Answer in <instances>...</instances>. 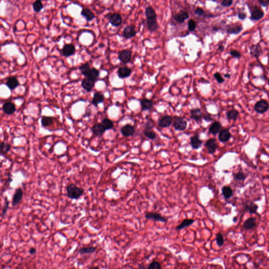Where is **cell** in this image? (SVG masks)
<instances>
[{
  "instance_id": "8d00e7d4",
  "label": "cell",
  "mask_w": 269,
  "mask_h": 269,
  "mask_svg": "<svg viewBox=\"0 0 269 269\" xmlns=\"http://www.w3.org/2000/svg\"><path fill=\"white\" fill-rule=\"evenodd\" d=\"M11 145L10 144L5 143V142H1L0 143V154H7L9 151H10Z\"/></svg>"
},
{
  "instance_id": "bcb514c9",
  "label": "cell",
  "mask_w": 269,
  "mask_h": 269,
  "mask_svg": "<svg viewBox=\"0 0 269 269\" xmlns=\"http://www.w3.org/2000/svg\"><path fill=\"white\" fill-rule=\"evenodd\" d=\"M148 269H161V266L158 261H153L149 264L147 267Z\"/></svg>"
},
{
  "instance_id": "5bb4252c",
  "label": "cell",
  "mask_w": 269,
  "mask_h": 269,
  "mask_svg": "<svg viewBox=\"0 0 269 269\" xmlns=\"http://www.w3.org/2000/svg\"><path fill=\"white\" fill-rule=\"evenodd\" d=\"M205 146L207 148L209 154H213L218 148L216 142V140L215 138L208 139L206 142Z\"/></svg>"
},
{
  "instance_id": "9f6ffc18",
  "label": "cell",
  "mask_w": 269,
  "mask_h": 269,
  "mask_svg": "<svg viewBox=\"0 0 269 269\" xmlns=\"http://www.w3.org/2000/svg\"><path fill=\"white\" fill-rule=\"evenodd\" d=\"M202 118L207 122H211L213 120V119L211 117L210 115H203Z\"/></svg>"
},
{
  "instance_id": "cb8c5ba5",
  "label": "cell",
  "mask_w": 269,
  "mask_h": 269,
  "mask_svg": "<svg viewBox=\"0 0 269 269\" xmlns=\"http://www.w3.org/2000/svg\"><path fill=\"white\" fill-rule=\"evenodd\" d=\"M105 128L101 123H97L93 126L92 132L94 135L96 136H101L105 132Z\"/></svg>"
},
{
  "instance_id": "44dd1931",
  "label": "cell",
  "mask_w": 269,
  "mask_h": 269,
  "mask_svg": "<svg viewBox=\"0 0 269 269\" xmlns=\"http://www.w3.org/2000/svg\"><path fill=\"white\" fill-rule=\"evenodd\" d=\"M242 30L243 27L241 25L232 24L228 26L227 32L229 34H238L242 31Z\"/></svg>"
},
{
  "instance_id": "ee69618b",
  "label": "cell",
  "mask_w": 269,
  "mask_h": 269,
  "mask_svg": "<svg viewBox=\"0 0 269 269\" xmlns=\"http://www.w3.org/2000/svg\"><path fill=\"white\" fill-rule=\"evenodd\" d=\"M144 135L149 139L154 140L156 138V135L154 132L151 130H144Z\"/></svg>"
},
{
  "instance_id": "ffe728a7",
  "label": "cell",
  "mask_w": 269,
  "mask_h": 269,
  "mask_svg": "<svg viewBox=\"0 0 269 269\" xmlns=\"http://www.w3.org/2000/svg\"><path fill=\"white\" fill-rule=\"evenodd\" d=\"M202 141L199 138V135L198 134H196L195 135L190 138V144L191 147L194 149H198L202 146Z\"/></svg>"
},
{
  "instance_id": "7bdbcfd3",
  "label": "cell",
  "mask_w": 269,
  "mask_h": 269,
  "mask_svg": "<svg viewBox=\"0 0 269 269\" xmlns=\"http://www.w3.org/2000/svg\"><path fill=\"white\" fill-rule=\"evenodd\" d=\"M234 178L238 181H244L245 179L247 178V176L242 171H239L234 174Z\"/></svg>"
},
{
  "instance_id": "6f0895ef",
  "label": "cell",
  "mask_w": 269,
  "mask_h": 269,
  "mask_svg": "<svg viewBox=\"0 0 269 269\" xmlns=\"http://www.w3.org/2000/svg\"><path fill=\"white\" fill-rule=\"evenodd\" d=\"M36 251H37L36 249L35 248L33 247L30 248L29 250V253L30 255H33V254H35L36 253Z\"/></svg>"
},
{
  "instance_id": "ba28073f",
  "label": "cell",
  "mask_w": 269,
  "mask_h": 269,
  "mask_svg": "<svg viewBox=\"0 0 269 269\" xmlns=\"http://www.w3.org/2000/svg\"><path fill=\"white\" fill-rule=\"evenodd\" d=\"M145 218L147 219H151L154 220L155 221L161 222L164 223L167 221V219L162 216L160 214L153 212L146 213Z\"/></svg>"
},
{
  "instance_id": "8992f818",
  "label": "cell",
  "mask_w": 269,
  "mask_h": 269,
  "mask_svg": "<svg viewBox=\"0 0 269 269\" xmlns=\"http://www.w3.org/2000/svg\"><path fill=\"white\" fill-rule=\"evenodd\" d=\"M173 126L176 130L183 131L187 127V122L183 118L177 117L174 122Z\"/></svg>"
},
{
  "instance_id": "91938a15",
  "label": "cell",
  "mask_w": 269,
  "mask_h": 269,
  "mask_svg": "<svg viewBox=\"0 0 269 269\" xmlns=\"http://www.w3.org/2000/svg\"><path fill=\"white\" fill-rule=\"evenodd\" d=\"M224 76L225 77V78H229L230 77V74H228V73H227V74H224Z\"/></svg>"
},
{
  "instance_id": "ac0fdd59",
  "label": "cell",
  "mask_w": 269,
  "mask_h": 269,
  "mask_svg": "<svg viewBox=\"0 0 269 269\" xmlns=\"http://www.w3.org/2000/svg\"><path fill=\"white\" fill-rule=\"evenodd\" d=\"M244 209L245 211H247L250 214H256L257 213V209L259 206L254 202H248L244 203Z\"/></svg>"
},
{
  "instance_id": "f5cc1de1",
  "label": "cell",
  "mask_w": 269,
  "mask_h": 269,
  "mask_svg": "<svg viewBox=\"0 0 269 269\" xmlns=\"http://www.w3.org/2000/svg\"><path fill=\"white\" fill-rule=\"evenodd\" d=\"M260 5L263 7H267L269 5V0H258Z\"/></svg>"
},
{
  "instance_id": "db71d44e",
  "label": "cell",
  "mask_w": 269,
  "mask_h": 269,
  "mask_svg": "<svg viewBox=\"0 0 269 269\" xmlns=\"http://www.w3.org/2000/svg\"><path fill=\"white\" fill-rule=\"evenodd\" d=\"M204 13H205V11L201 7H197L196 10H195V13H196V14H197V15H199V16H202V15H203Z\"/></svg>"
},
{
  "instance_id": "836d02e7",
  "label": "cell",
  "mask_w": 269,
  "mask_h": 269,
  "mask_svg": "<svg viewBox=\"0 0 269 269\" xmlns=\"http://www.w3.org/2000/svg\"><path fill=\"white\" fill-rule=\"evenodd\" d=\"M227 119L229 120H237V118L239 117V113L238 110L235 109H231L227 112Z\"/></svg>"
},
{
  "instance_id": "484cf974",
  "label": "cell",
  "mask_w": 269,
  "mask_h": 269,
  "mask_svg": "<svg viewBox=\"0 0 269 269\" xmlns=\"http://www.w3.org/2000/svg\"><path fill=\"white\" fill-rule=\"evenodd\" d=\"M3 110L7 115H11L16 110L15 105L12 102H7L3 106Z\"/></svg>"
},
{
  "instance_id": "d4e9b609",
  "label": "cell",
  "mask_w": 269,
  "mask_h": 269,
  "mask_svg": "<svg viewBox=\"0 0 269 269\" xmlns=\"http://www.w3.org/2000/svg\"><path fill=\"white\" fill-rule=\"evenodd\" d=\"M222 128V125L219 122H213L209 128V132L213 135H216L220 132Z\"/></svg>"
},
{
  "instance_id": "3957f363",
  "label": "cell",
  "mask_w": 269,
  "mask_h": 269,
  "mask_svg": "<svg viewBox=\"0 0 269 269\" xmlns=\"http://www.w3.org/2000/svg\"><path fill=\"white\" fill-rule=\"evenodd\" d=\"M269 109V104L266 100H262L257 102L254 106V110L259 114H264Z\"/></svg>"
},
{
  "instance_id": "5b68a950",
  "label": "cell",
  "mask_w": 269,
  "mask_h": 269,
  "mask_svg": "<svg viewBox=\"0 0 269 269\" xmlns=\"http://www.w3.org/2000/svg\"><path fill=\"white\" fill-rule=\"evenodd\" d=\"M137 34V32L135 30V27L134 25H129L126 26L124 29L123 36L126 39H130L135 37Z\"/></svg>"
},
{
  "instance_id": "816d5d0a",
  "label": "cell",
  "mask_w": 269,
  "mask_h": 269,
  "mask_svg": "<svg viewBox=\"0 0 269 269\" xmlns=\"http://www.w3.org/2000/svg\"><path fill=\"white\" fill-rule=\"evenodd\" d=\"M233 3V0H223L221 5L225 7H229Z\"/></svg>"
},
{
  "instance_id": "d6986e66",
  "label": "cell",
  "mask_w": 269,
  "mask_h": 269,
  "mask_svg": "<svg viewBox=\"0 0 269 269\" xmlns=\"http://www.w3.org/2000/svg\"><path fill=\"white\" fill-rule=\"evenodd\" d=\"M264 12L257 7H255L251 14V19L253 21H259L264 16Z\"/></svg>"
},
{
  "instance_id": "7c38bea8",
  "label": "cell",
  "mask_w": 269,
  "mask_h": 269,
  "mask_svg": "<svg viewBox=\"0 0 269 269\" xmlns=\"http://www.w3.org/2000/svg\"><path fill=\"white\" fill-rule=\"evenodd\" d=\"M173 123V117L169 115H165L158 121V126L161 128H167Z\"/></svg>"
},
{
  "instance_id": "c3c4849f",
  "label": "cell",
  "mask_w": 269,
  "mask_h": 269,
  "mask_svg": "<svg viewBox=\"0 0 269 269\" xmlns=\"http://www.w3.org/2000/svg\"><path fill=\"white\" fill-rule=\"evenodd\" d=\"M213 76H214L215 79L217 81V82L219 84H222V83H224V81H225V79L222 77V76H221V74L220 73H219V72H216V73H215Z\"/></svg>"
},
{
  "instance_id": "f1b7e54d",
  "label": "cell",
  "mask_w": 269,
  "mask_h": 269,
  "mask_svg": "<svg viewBox=\"0 0 269 269\" xmlns=\"http://www.w3.org/2000/svg\"><path fill=\"white\" fill-rule=\"evenodd\" d=\"M104 100H105L104 95L100 92H96L94 95L93 98L92 100V104L94 106L97 107L98 104L103 103L104 101Z\"/></svg>"
},
{
  "instance_id": "680465c9",
  "label": "cell",
  "mask_w": 269,
  "mask_h": 269,
  "mask_svg": "<svg viewBox=\"0 0 269 269\" xmlns=\"http://www.w3.org/2000/svg\"><path fill=\"white\" fill-rule=\"evenodd\" d=\"M219 49L220 50V51H223L224 49V46L222 45H220L219 46Z\"/></svg>"
},
{
  "instance_id": "b9f144b4",
  "label": "cell",
  "mask_w": 269,
  "mask_h": 269,
  "mask_svg": "<svg viewBox=\"0 0 269 269\" xmlns=\"http://www.w3.org/2000/svg\"><path fill=\"white\" fill-rule=\"evenodd\" d=\"M216 241L219 247H221L222 246H223L225 243V240H224V236L221 233L218 232L216 234Z\"/></svg>"
},
{
  "instance_id": "7dc6e473",
  "label": "cell",
  "mask_w": 269,
  "mask_h": 269,
  "mask_svg": "<svg viewBox=\"0 0 269 269\" xmlns=\"http://www.w3.org/2000/svg\"><path fill=\"white\" fill-rule=\"evenodd\" d=\"M9 204H10V202L9 200L7 199V197H5V200H4V206H3V208L2 210V216H5V214L7 211V210L9 208Z\"/></svg>"
},
{
  "instance_id": "74e56055",
  "label": "cell",
  "mask_w": 269,
  "mask_h": 269,
  "mask_svg": "<svg viewBox=\"0 0 269 269\" xmlns=\"http://www.w3.org/2000/svg\"><path fill=\"white\" fill-rule=\"evenodd\" d=\"M90 70L91 69L90 68V65L87 63H85L84 64L82 65L80 67V71L81 72V74L85 77L88 76Z\"/></svg>"
},
{
  "instance_id": "d6a6232c",
  "label": "cell",
  "mask_w": 269,
  "mask_h": 269,
  "mask_svg": "<svg viewBox=\"0 0 269 269\" xmlns=\"http://www.w3.org/2000/svg\"><path fill=\"white\" fill-rule=\"evenodd\" d=\"M6 84L10 90H14L19 86V82L15 77H11L7 81Z\"/></svg>"
},
{
  "instance_id": "f35d334b",
  "label": "cell",
  "mask_w": 269,
  "mask_h": 269,
  "mask_svg": "<svg viewBox=\"0 0 269 269\" xmlns=\"http://www.w3.org/2000/svg\"><path fill=\"white\" fill-rule=\"evenodd\" d=\"M101 124L103 125L106 130H110L113 128V122L107 118L104 119L103 120H102Z\"/></svg>"
},
{
  "instance_id": "8fae6325",
  "label": "cell",
  "mask_w": 269,
  "mask_h": 269,
  "mask_svg": "<svg viewBox=\"0 0 269 269\" xmlns=\"http://www.w3.org/2000/svg\"><path fill=\"white\" fill-rule=\"evenodd\" d=\"M23 197V191L21 188H18L15 190L12 199V206H16L22 200Z\"/></svg>"
},
{
  "instance_id": "603a6c76",
  "label": "cell",
  "mask_w": 269,
  "mask_h": 269,
  "mask_svg": "<svg viewBox=\"0 0 269 269\" xmlns=\"http://www.w3.org/2000/svg\"><path fill=\"white\" fill-rule=\"evenodd\" d=\"M141 107V110H150L152 109L154 102L152 100H148L147 98H143L140 100Z\"/></svg>"
},
{
  "instance_id": "e575fe53",
  "label": "cell",
  "mask_w": 269,
  "mask_h": 269,
  "mask_svg": "<svg viewBox=\"0 0 269 269\" xmlns=\"http://www.w3.org/2000/svg\"><path fill=\"white\" fill-rule=\"evenodd\" d=\"M97 250V247H87L81 248L78 250V252L80 254H91L93 253Z\"/></svg>"
},
{
  "instance_id": "1f68e13d",
  "label": "cell",
  "mask_w": 269,
  "mask_h": 269,
  "mask_svg": "<svg viewBox=\"0 0 269 269\" xmlns=\"http://www.w3.org/2000/svg\"><path fill=\"white\" fill-rule=\"evenodd\" d=\"M222 193L224 198L226 199H229L233 196L234 192L230 186H225L222 188Z\"/></svg>"
},
{
  "instance_id": "681fc988",
  "label": "cell",
  "mask_w": 269,
  "mask_h": 269,
  "mask_svg": "<svg viewBox=\"0 0 269 269\" xmlns=\"http://www.w3.org/2000/svg\"><path fill=\"white\" fill-rule=\"evenodd\" d=\"M154 127V124L153 123V122L151 120H148L145 124L144 130H151Z\"/></svg>"
},
{
  "instance_id": "4dcf8cb0",
  "label": "cell",
  "mask_w": 269,
  "mask_h": 269,
  "mask_svg": "<svg viewBox=\"0 0 269 269\" xmlns=\"http://www.w3.org/2000/svg\"><path fill=\"white\" fill-rule=\"evenodd\" d=\"M194 222H195V220H193V219H184L183 221L181 222V224H179L178 226L176 227V230H183L185 228L189 227L190 225H192Z\"/></svg>"
},
{
  "instance_id": "4fadbf2b",
  "label": "cell",
  "mask_w": 269,
  "mask_h": 269,
  "mask_svg": "<svg viewBox=\"0 0 269 269\" xmlns=\"http://www.w3.org/2000/svg\"><path fill=\"white\" fill-rule=\"evenodd\" d=\"M190 118L191 119L195 120L198 123L201 122L203 117V114L200 109L198 108L192 109L190 111Z\"/></svg>"
},
{
  "instance_id": "d590c367",
  "label": "cell",
  "mask_w": 269,
  "mask_h": 269,
  "mask_svg": "<svg viewBox=\"0 0 269 269\" xmlns=\"http://www.w3.org/2000/svg\"><path fill=\"white\" fill-rule=\"evenodd\" d=\"M41 123L43 127H48L52 125L54 123V118L52 117L43 116L42 118Z\"/></svg>"
},
{
  "instance_id": "9a60e30c",
  "label": "cell",
  "mask_w": 269,
  "mask_h": 269,
  "mask_svg": "<svg viewBox=\"0 0 269 269\" xmlns=\"http://www.w3.org/2000/svg\"><path fill=\"white\" fill-rule=\"evenodd\" d=\"M132 70L127 66H122L119 68L117 74L119 77L122 79L127 78L132 74Z\"/></svg>"
},
{
  "instance_id": "4316f807",
  "label": "cell",
  "mask_w": 269,
  "mask_h": 269,
  "mask_svg": "<svg viewBox=\"0 0 269 269\" xmlns=\"http://www.w3.org/2000/svg\"><path fill=\"white\" fill-rule=\"evenodd\" d=\"M81 14L83 17H85L87 22H90L93 20L95 18V15L90 10L87 8H84L82 9Z\"/></svg>"
},
{
  "instance_id": "7402d4cb",
  "label": "cell",
  "mask_w": 269,
  "mask_h": 269,
  "mask_svg": "<svg viewBox=\"0 0 269 269\" xmlns=\"http://www.w3.org/2000/svg\"><path fill=\"white\" fill-rule=\"evenodd\" d=\"M256 219L254 217H250L248 218L244 222L243 228L245 230H252L256 227Z\"/></svg>"
},
{
  "instance_id": "7a4b0ae2",
  "label": "cell",
  "mask_w": 269,
  "mask_h": 269,
  "mask_svg": "<svg viewBox=\"0 0 269 269\" xmlns=\"http://www.w3.org/2000/svg\"><path fill=\"white\" fill-rule=\"evenodd\" d=\"M66 191L68 197L72 199H78L84 193V189L77 186L74 183L68 184L66 187Z\"/></svg>"
},
{
  "instance_id": "f546056e",
  "label": "cell",
  "mask_w": 269,
  "mask_h": 269,
  "mask_svg": "<svg viewBox=\"0 0 269 269\" xmlns=\"http://www.w3.org/2000/svg\"><path fill=\"white\" fill-rule=\"evenodd\" d=\"M262 53L261 48L259 44L253 45L251 47L250 54L252 57L258 58Z\"/></svg>"
},
{
  "instance_id": "e0dca14e",
  "label": "cell",
  "mask_w": 269,
  "mask_h": 269,
  "mask_svg": "<svg viewBox=\"0 0 269 269\" xmlns=\"http://www.w3.org/2000/svg\"><path fill=\"white\" fill-rule=\"evenodd\" d=\"M219 133L218 139L220 142H227L231 138V135L228 129H223Z\"/></svg>"
},
{
  "instance_id": "ab89813d",
  "label": "cell",
  "mask_w": 269,
  "mask_h": 269,
  "mask_svg": "<svg viewBox=\"0 0 269 269\" xmlns=\"http://www.w3.org/2000/svg\"><path fill=\"white\" fill-rule=\"evenodd\" d=\"M100 76V72L98 70H97L95 68H92L90 71V74L88 75V77L91 78V80H93L94 81H96L97 80H98Z\"/></svg>"
},
{
  "instance_id": "9c48e42d",
  "label": "cell",
  "mask_w": 269,
  "mask_h": 269,
  "mask_svg": "<svg viewBox=\"0 0 269 269\" xmlns=\"http://www.w3.org/2000/svg\"><path fill=\"white\" fill-rule=\"evenodd\" d=\"M94 81L88 77V76L85 77L81 81V86L86 91L90 92L93 89L95 86Z\"/></svg>"
},
{
  "instance_id": "83f0119b",
  "label": "cell",
  "mask_w": 269,
  "mask_h": 269,
  "mask_svg": "<svg viewBox=\"0 0 269 269\" xmlns=\"http://www.w3.org/2000/svg\"><path fill=\"white\" fill-rule=\"evenodd\" d=\"M189 18V14L188 13L183 11H181L178 13L174 15V19L175 20L180 23H183Z\"/></svg>"
},
{
  "instance_id": "f6af8a7d",
  "label": "cell",
  "mask_w": 269,
  "mask_h": 269,
  "mask_svg": "<svg viewBox=\"0 0 269 269\" xmlns=\"http://www.w3.org/2000/svg\"><path fill=\"white\" fill-rule=\"evenodd\" d=\"M197 27L196 22H195V21L193 20H190L188 22V30L190 32H192L193 30H195V29Z\"/></svg>"
},
{
  "instance_id": "2e32d148",
  "label": "cell",
  "mask_w": 269,
  "mask_h": 269,
  "mask_svg": "<svg viewBox=\"0 0 269 269\" xmlns=\"http://www.w3.org/2000/svg\"><path fill=\"white\" fill-rule=\"evenodd\" d=\"M120 132L122 135L125 137H130L134 135L135 132V129L134 126L129 124L126 125L120 129Z\"/></svg>"
},
{
  "instance_id": "60d3db41",
  "label": "cell",
  "mask_w": 269,
  "mask_h": 269,
  "mask_svg": "<svg viewBox=\"0 0 269 269\" xmlns=\"http://www.w3.org/2000/svg\"><path fill=\"white\" fill-rule=\"evenodd\" d=\"M43 0H36L34 3L33 4V7L35 12L39 13L43 9V5L42 1Z\"/></svg>"
},
{
  "instance_id": "277c9868",
  "label": "cell",
  "mask_w": 269,
  "mask_h": 269,
  "mask_svg": "<svg viewBox=\"0 0 269 269\" xmlns=\"http://www.w3.org/2000/svg\"><path fill=\"white\" fill-rule=\"evenodd\" d=\"M132 56V52L128 49H123L118 53V59L124 64L130 62Z\"/></svg>"
},
{
  "instance_id": "52a82bcc",
  "label": "cell",
  "mask_w": 269,
  "mask_h": 269,
  "mask_svg": "<svg viewBox=\"0 0 269 269\" xmlns=\"http://www.w3.org/2000/svg\"><path fill=\"white\" fill-rule=\"evenodd\" d=\"M76 52V49L75 46L72 44H65L62 49V53L63 56L68 58L75 54Z\"/></svg>"
},
{
  "instance_id": "6da1fadb",
  "label": "cell",
  "mask_w": 269,
  "mask_h": 269,
  "mask_svg": "<svg viewBox=\"0 0 269 269\" xmlns=\"http://www.w3.org/2000/svg\"><path fill=\"white\" fill-rule=\"evenodd\" d=\"M145 16L147 29L151 32H154L159 28L157 15L152 7L149 6L145 9Z\"/></svg>"
},
{
  "instance_id": "f907efd6",
  "label": "cell",
  "mask_w": 269,
  "mask_h": 269,
  "mask_svg": "<svg viewBox=\"0 0 269 269\" xmlns=\"http://www.w3.org/2000/svg\"><path fill=\"white\" fill-rule=\"evenodd\" d=\"M230 55L233 56L234 58H240L241 57V54L240 52L237 51L236 49H232L230 52Z\"/></svg>"
},
{
  "instance_id": "30bf717a",
  "label": "cell",
  "mask_w": 269,
  "mask_h": 269,
  "mask_svg": "<svg viewBox=\"0 0 269 269\" xmlns=\"http://www.w3.org/2000/svg\"><path fill=\"white\" fill-rule=\"evenodd\" d=\"M109 22L112 26L114 27H119L122 25L123 22L122 16L120 14L117 13L112 14L109 17Z\"/></svg>"
},
{
  "instance_id": "11a10c76",
  "label": "cell",
  "mask_w": 269,
  "mask_h": 269,
  "mask_svg": "<svg viewBox=\"0 0 269 269\" xmlns=\"http://www.w3.org/2000/svg\"><path fill=\"white\" fill-rule=\"evenodd\" d=\"M238 18L239 19L243 20L245 19L246 17H247V14L245 13H244V12H239L238 14Z\"/></svg>"
}]
</instances>
